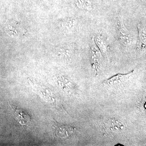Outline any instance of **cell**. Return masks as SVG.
I'll list each match as a JSON object with an SVG mask.
<instances>
[{
  "instance_id": "obj_1",
  "label": "cell",
  "mask_w": 146,
  "mask_h": 146,
  "mask_svg": "<svg viewBox=\"0 0 146 146\" xmlns=\"http://www.w3.org/2000/svg\"><path fill=\"white\" fill-rule=\"evenodd\" d=\"M117 31L120 44L124 48L132 46L133 39L132 35L125 25L122 16L120 15L117 18Z\"/></svg>"
},
{
  "instance_id": "obj_2",
  "label": "cell",
  "mask_w": 146,
  "mask_h": 146,
  "mask_svg": "<svg viewBox=\"0 0 146 146\" xmlns=\"http://www.w3.org/2000/svg\"><path fill=\"white\" fill-rule=\"evenodd\" d=\"M90 57L92 67L96 72H99L102 69V54L97 47L93 37L90 42Z\"/></svg>"
},
{
  "instance_id": "obj_3",
  "label": "cell",
  "mask_w": 146,
  "mask_h": 146,
  "mask_svg": "<svg viewBox=\"0 0 146 146\" xmlns=\"http://www.w3.org/2000/svg\"><path fill=\"white\" fill-rule=\"evenodd\" d=\"M138 36L137 48L140 52H145L146 48V29L144 24H139L137 26Z\"/></svg>"
},
{
  "instance_id": "obj_4",
  "label": "cell",
  "mask_w": 146,
  "mask_h": 146,
  "mask_svg": "<svg viewBox=\"0 0 146 146\" xmlns=\"http://www.w3.org/2000/svg\"><path fill=\"white\" fill-rule=\"evenodd\" d=\"M13 111L15 112L16 119L21 125L27 126L31 121V118L29 115L22 110L20 109L13 105Z\"/></svg>"
},
{
  "instance_id": "obj_5",
  "label": "cell",
  "mask_w": 146,
  "mask_h": 146,
  "mask_svg": "<svg viewBox=\"0 0 146 146\" xmlns=\"http://www.w3.org/2000/svg\"><path fill=\"white\" fill-rule=\"evenodd\" d=\"M133 71L127 74H118L117 75L114 76L110 79L104 82V84L108 86H114L115 85L119 84L121 82H123L129 78V77L132 75Z\"/></svg>"
},
{
  "instance_id": "obj_6",
  "label": "cell",
  "mask_w": 146,
  "mask_h": 146,
  "mask_svg": "<svg viewBox=\"0 0 146 146\" xmlns=\"http://www.w3.org/2000/svg\"><path fill=\"white\" fill-rule=\"evenodd\" d=\"M95 43L101 52L104 55L107 54L108 45L102 35H99L94 37Z\"/></svg>"
},
{
  "instance_id": "obj_7",
  "label": "cell",
  "mask_w": 146,
  "mask_h": 146,
  "mask_svg": "<svg viewBox=\"0 0 146 146\" xmlns=\"http://www.w3.org/2000/svg\"><path fill=\"white\" fill-rule=\"evenodd\" d=\"M76 20L74 19H68L65 20L61 23V27L66 31L74 30L77 26Z\"/></svg>"
},
{
  "instance_id": "obj_8",
  "label": "cell",
  "mask_w": 146,
  "mask_h": 146,
  "mask_svg": "<svg viewBox=\"0 0 146 146\" xmlns=\"http://www.w3.org/2000/svg\"><path fill=\"white\" fill-rule=\"evenodd\" d=\"M76 4L80 8L83 10L89 11L93 9V4L91 0H77Z\"/></svg>"
},
{
  "instance_id": "obj_9",
  "label": "cell",
  "mask_w": 146,
  "mask_h": 146,
  "mask_svg": "<svg viewBox=\"0 0 146 146\" xmlns=\"http://www.w3.org/2000/svg\"><path fill=\"white\" fill-rule=\"evenodd\" d=\"M113 129L118 131L122 130L123 129L124 125L119 121H113L111 123Z\"/></svg>"
},
{
  "instance_id": "obj_10",
  "label": "cell",
  "mask_w": 146,
  "mask_h": 146,
  "mask_svg": "<svg viewBox=\"0 0 146 146\" xmlns=\"http://www.w3.org/2000/svg\"><path fill=\"white\" fill-rule=\"evenodd\" d=\"M40 1H46L47 0H40Z\"/></svg>"
}]
</instances>
